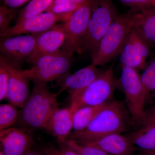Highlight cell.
Listing matches in <instances>:
<instances>
[{"label":"cell","mask_w":155,"mask_h":155,"mask_svg":"<svg viewBox=\"0 0 155 155\" xmlns=\"http://www.w3.org/2000/svg\"><path fill=\"white\" fill-rule=\"evenodd\" d=\"M127 136L136 148L143 153L155 150V126L142 127Z\"/></svg>","instance_id":"cell-18"},{"label":"cell","mask_w":155,"mask_h":155,"mask_svg":"<svg viewBox=\"0 0 155 155\" xmlns=\"http://www.w3.org/2000/svg\"><path fill=\"white\" fill-rule=\"evenodd\" d=\"M25 155H41V154H39L38 153H36L29 152L28 153L26 154Z\"/></svg>","instance_id":"cell-35"},{"label":"cell","mask_w":155,"mask_h":155,"mask_svg":"<svg viewBox=\"0 0 155 155\" xmlns=\"http://www.w3.org/2000/svg\"><path fill=\"white\" fill-rule=\"evenodd\" d=\"M8 84V74L4 61L0 57V101L5 99Z\"/></svg>","instance_id":"cell-28"},{"label":"cell","mask_w":155,"mask_h":155,"mask_svg":"<svg viewBox=\"0 0 155 155\" xmlns=\"http://www.w3.org/2000/svg\"><path fill=\"white\" fill-rule=\"evenodd\" d=\"M75 2L78 3V4H82L85 2L87 0H73Z\"/></svg>","instance_id":"cell-34"},{"label":"cell","mask_w":155,"mask_h":155,"mask_svg":"<svg viewBox=\"0 0 155 155\" xmlns=\"http://www.w3.org/2000/svg\"><path fill=\"white\" fill-rule=\"evenodd\" d=\"M132 28L130 10L118 15L91 54L92 63L97 66L104 65L119 55Z\"/></svg>","instance_id":"cell-3"},{"label":"cell","mask_w":155,"mask_h":155,"mask_svg":"<svg viewBox=\"0 0 155 155\" xmlns=\"http://www.w3.org/2000/svg\"><path fill=\"white\" fill-rule=\"evenodd\" d=\"M92 0H87L63 23L66 41L62 48L73 54L81 53V46L86 34L91 14Z\"/></svg>","instance_id":"cell-8"},{"label":"cell","mask_w":155,"mask_h":155,"mask_svg":"<svg viewBox=\"0 0 155 155\" xmlns=\"http://www.w3.org/2000/svg\"><path fill=\"white\" fill-rule=\"evenodd\" d=\"M154 96L155 97V92H154Z\"/></svg>","instance_id":"cell-37"},{"label":"cell","mask_w":155,"mask_h":155,"mask_svg":"<svg viewBox=\"0 0 155 155\" xmlns=\"http://www.w3.org/2000/svg\"><path fill=\"white\" fill-rule=\"evenodd\" d=\"M143 69L140 78L147 97L151 92H155V58Z\"/></svg>","instance_id":"cell-25"},{"label":"cell","mask_w":155,"mask_h":155,"mask_svg":"<svg viewBox=\"0 0 155 155\" xmlns=\"http://www.w3.org/2000/svg\"><path fill=\"white\" fill-rule=\"evenodd\" d=\"M126 40L137 54L146 60L150 54V47L134 28L130 30Z\"/></svg>","instance_id":"cell-24"},{"label":"cell","mask_w":155,"mask_h":155,"mask_svg":"<svg viewBox=\"0 0 155 155\" xmlns=\"http://www.w3.org/2000/svg\"><path fill=\"white\" fill-rule=\"evenodd\" d=\"M32 92L25 104L19 111L17 122L27 130L44 129L53 114L58 109L59 91L56 93L50 91L47 84L33 81Z\"/></svg>","instance_id":"cell-1"},{"label":"cell","mask_w":155,"mask_h":155,"mask_svg":"<svg viewBox=\"0 0 155 155\" xmlns=\"http://www.w3.org/2000/svg\"><path fill=\"white\" fill-rule=\"evenodd\" d=\"M19 112L11 103L0 106V130L8 129L17 122Z\"/></svg>","instance_id":"cell-22"},{"label":"cell","mask_w":155,"mask_h":155,"mask_svg":"<svg viewBox=\"0 0 155 155\" xmlns=\"http://www.w3.org/2000/svg\"><path fill=\"white\" fill-rule=\"evenodd\" d=\"M132 28L150 47H155V7L130 9Z\"/></svg>","instance_id":"cell-15"},{"label":"cell","mask_w":155,"mask_h":155,"mask_svg":"<svg viewBox=\"0 0 155 155\" xmlns=\"http://www.w3.org/2000/svg\"><path fill=\"white\" fill-rule=\"evenodd\" d=\"M73 54L64 48L53 54L41 56L32 63L30 69H22L25 77L32 82L47 84L61 80L69 73Z\"/></svg>","instance_id":"cell-5"},{"label":"cell","mask_w":155,"mask_h":155,"mask_svg":"<svg viewBox=\"0 0 155 155\" xmlns=\"http://www.w3.org/2000/svg\"><path fill=\"white\" fill-rule=\"evenodd\" d=\"M75 141L96 147L109 155H133L136 150L128 137L121 133L112 134L90 140Z\"/></svg>","instance_id":"cell-14"},{"label":"cell","mask_w":155,"mask_h":155,"mask_svg":"<svg viewBox=\"0 0 155 155\" xmlns=\"http://www.w3.org/2000/svg\"><path fill=\"white\" fill-rule=\"evenodd\" d=\"M8 74V84L5 99L9 103L22 108L30 96L29 80L22 72L20 67L1 54Z\"/></svg>","instance_id":"cell-11"},{"label":"cell","mask_w":155,"mask_h":155,"mask_svg":"<svg viewBox=\"0 0 155 155\" xmlns=\"http://www.w3.org/2000/svg\"></svg>","instance_id":"cell-38"},{"label":"cell","mask_w":155,"mask_h":155,"mask_svg":"<svg viewBox=\"0 0 155 155\" xmlns=\"http://www.w3.org/2000/svg\"><path fill=\"white\" fill-rule=\"evenodd\" d=\"M142 127L155 126V107L145 111L144 116L140 123Z\"/></svg>","instance_id":"cell-31"},{"label":"cell","mask_w":155,"mask_h":155,"mask_svg":"<svg viewBox=\"0 0 155 155\" xmlns=\"http://www.w3.org/2000/svg\"><path fill=\"white\" fill-rule=\"evenodd\" d=\"M17 9L4 5L0 7V35L10 28V24L17 17Z\"/></svg>","instance_id":"cell-27"},{"label":"cell","mask_w":155,"mask_h":155,"mask_svg":"<svg viewBox=\"0 0 155 155\" xmlns=\"http://www.w3.org/2000/svg\"><path fill=\"white\" fill-rule=\"evenodd\" d=\"M38 34L1 38L0 50L3 56L20 67L33 52Z\"/></svg>","instance_id":"cell-9"},{"label":"cell","mask_w":155,"mask_h":155,"mask_svg":"<svg viewBox=\"0 0 155 155\" xmlns=\"http://www.w3.org/2000/svg\"><path fill=\"white\" fill-rule=\"evenodd\" d=\"M73 127V113L69 107L57 110L50 117L44 129L62 143L72 133Z\"/></svg>","instance_id":"cell-16"},{"label":"cell","mask_w":155,"mask_h":155,"mask_svg":"<svg viewBox=\"0 0 155 155\" xmlns=\"http://www.w3.org/2000/svg\"><path fill=\"white\" fill-rule=\"evenodd\" d=\"M117 87L125 96L131 122L140 124L145 113L144 105L147 96L137 71L122 67L121 76L117 80Z\"/></svg>","instance_id":"cell-7"},{"label":"cell","mask_w":155,"mask_h":155,"mask_svg":"<svg viewBox=\"0 0 155 155\" xmlns=\"http://www.w3.org/2000/svg\"><path fill=\"white\" fill-rule=\"evenodd\" d=\"M142 155H155V150L150 152L144 153L142 154Z\"/></svg>","instance_id":"cell-33"},{"label":"cell","mask_w":155,"mask_h":155,"mask_svg":"<svg viewBox=\"0 0 155 155\" xmlns=\"http://www.w3.org/2000/svg\"><path fill=\"white\" fill-rule=\"evenodd\" d=\"M0 141L2 151L6 155H25L33 143L29 130L22 127L1 130Z\"/></svg>","instance_id":"cell-12"},{"label":"cell","mask_w":155,"mask_h":155,"mask_svg":"<svg viewBox=\"0 0 155 155\" xmlns=\"http://www.w3.org/2000/svg\"><path fill=\"white\" fill-rule=\"evenodd\" d=\"M64 144L80 155H109L96 147L78 143L73 140H67Z\"/></svg>","instance_id":"cell-26"},{"label":"cell","mask_w":155,"mask_h":155,"mask_svg":"<svg viewBox=\"0 0 155 155\" xmlns=\"http://www.w3.org/2000/svg\"><path fill=\"white\" fill-rule=\"evenodd\" d=\"M107 104L97 106H85L78 109L73 114L74 131L85 129Z\"/></svg>","instance_id":"cell-19"},{"label":"cell","mask_w":155,"mask_h":155,"mask_svg":"<svg viewBox=\"0 0 155 155\" xmlns=\"http://www.w3.org/2000/svg\"><path fill=\"white\" fill-rule=\"evenodd\" d=\"M119 54L122 67H129L137 71L143 69L146 67V60L137 54L127 40Z\"/></svg>","instance_id":"cell-20"},{"label":"cell","mask_w":155,"mask_h":155,"mask_svg":"<svg viewBox=\"0 0 155 155\" xmlns=\"http://www.w3.org/2000/svg\"><path fill=\"white\" fill-rule=\"evenodd\" d=\"M119 15L112 0H92L91 14L82 42L81 53L92 54Z\"/></svg>","instance_id":"cell-6"},{"label":"cell","mask_w":155,"mask_h":155,"mask_svg":"<svg viewBox=\"0 0 155 155\" xmlns=\"http://www.w3.org/2000/svg\"><path fill=\"white\" fill-rule=\"evenodd\" d=\"M82 4H78L73 0H69L57 4H52L46 12H51L62 16L67 22L72 14Z\"/></svg>","instance_id":"cell-23"},{"label":"cell","mask_w":155,"mask_h":155,"mask_svg":"<svg viewBox=\"0 0 155 155\" xmlns=\"http://www.w3.org/2000/svg\"><path fill=\"white\" fill-rule=\"evenodd\" d=\"M129 117L122 102L110 101L106 104L85 129L73 131L67 140H90L112 134H122L127 130Z\"/></svg>","instance_id":"cell-2"},{"label":"cell","mask_w":155,"mask_h":155,"mask_svg":"<svg viewBox=\"0 0 155 155\" xmlns=\"http://www.w3.org/2000/svg\"><path fill=\"white\" fill-rule=\"evenodd\" d=\"M0 155H6L5 154V153H4L2 151H1V152H0Z\"/></svg>","instance_id":"cell-36"},{"label":"cell","mask_w":155,"mask_h":155,"mask_svg":"<svg viewBox=\"0 0 155 155\" xmlns=\"http://www.w3.org/2000/svg\"><path fill=\"white\" fill-rule=\"evenodd\" d=\"M126 5L132 8L155 7V0H119Z\"/></svg>","instance_id":"cell-30"},{"label":"cell","mask_w":155,"mask_h":155,"mask_svg":"<svg viewBox=\"0 0 155 155\" xmlns=\"http://www.w3.org/2000/svg\"><path fill=\"white\" fill-rule=\"evenodd\" d=\"M4 5L10 8L17 9L21 7L26 3H28L31 0H3Z\"/></svg>","instance_id":"cell-32"},{"label":"cell","mask_w":155,"mask_h":155,"mask_svg":"<svg viewBox=\"0 0 155 155\" xmlns=\"http://www.w3.org/2000/svg\"><path fill=\"white\" fill-rule=\"evenodd\" d=\"M117 82L111 67L101 72L85 88L69 94L70 108L73 114L81 107L101 105L109 102L117 87Z\"/></svg>","instance_id":"cell-4"},{"label":"cell","mask_w":155,"mask_h":155,"mask_svg":"<svg viewBox=\"0 0 155 155\" xmlns=\"http://www.w3.org/2000/svg\"><path fill=\"white\" fill-rule=\"evenodd\" d=\"M101 72L96 65L92 63L59 81L61 83L60 91L62 92L68 90L70 94L83 89L94 81Z\"/></svg>","instance_id":"cell-17"},{"label":"cell","mask_w":155,"mask_h":155,"mask_svg":"<svg viewBox=\"0 0 155 155\" xmlns=\"http://www.w3.org/2000/svg\"><path fill=\"white\" fill-rule=\"evenodd\" d=\"M59 148L51 147L46 149L45 151L46 155H80L75 151L66 146L64 144Z\"/></svg>","instance_id":"cell-29"},{"label":"cell","mask_w":155,"mask_h":155,"mask_svg":"<svg viewBox=\"0 0 155 155\" xmlns=\"http://www.w3.org/2000/svg\"><path fill=\"white\" fill-rule=\"evenodd\" d=\"M54 1V0H31L19 12L16 22L46 12Z\"/></svg>","instance_id":"cell-21"},{"label":"cell","mask_w":155,"mask_h":155,"mask_svg":"<svg viewBox=\"0 0 155 155\" xmlns=\"http://www.w3.org/2000/svg\"><path fill=\"white\" fill-rule=\"evenodd\" d=\"M60 22H66L64 17L51 12H45L16 22L15 25L11 26L0 37L1 38H5L16 35L41 33L53 28Z\"/></svg>","instance_id":"cell-10"},{"label":"cell","mask_w":155,"mask_h":155,"mask_svg":"<svg viewBox=\"0 0 155 155\" xmlns=\"http://www.w3.org/2000/svg\"><path fill=\"white\" fill-rule=\"evenodd\" d=\"M66 34L63 24L38 34L33 52L26 62L32 64L41 56L56 53L64 47Z\"/></svg>","instance_id":"cell-13"}]
</instances>
